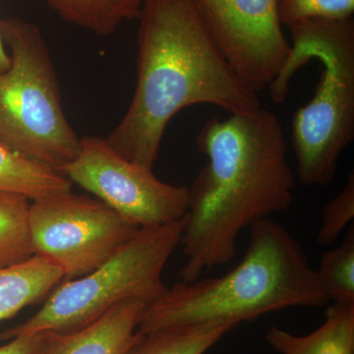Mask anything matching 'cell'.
Wrapping results in <instances>:
<instances>
[{"label":"cell","instance_id":"1","mask_svg":"<svg viewBox=\"0 0 354 354\" xmlns=\"http://www.w3.org/2000/svg\"><path fill=\"white\" fill-rule=\"evenodd\" d=\"M197 145L208 164L189 188L179 274L186 283L234 259L241 232L290 208L297 185L281 121L268 109L212 118Z\"/></svg>","mask_w":354,"mask_h":354},{"label":"cell","instance_id":"2","mask_svg":"<svg viewBox=\"0 0 354 354\" xmlns=\"http://www.w3.org/2000/svg\"><path fill=\"white\" fill-rule=\"evenodd\" d=\"M139 19L136 91L106 138L116 152L153 169L165 128L181 109L198 104L230 113L262 108L258 93L216 48L193 0H145Z\"/></svg>","mask_w":354,"mask_h":354},{"label":"cell","instance_id":"3","mask_svg":"<svg viewBox=\"0 0 354 354\" xmlns=\"http://www.w3.org/2000/svg\"><path fill=\"white\" fill-rule=\"evenodd\" d=\"M249 230L239 265L220 277L167 288L146 307L138 332L218 321L250 322L270 312L330 304L301 244L283 225L265 218Z\"/></svg>","mask_w":354,"mask_h":354},{"label":"cell","instance_id":"4","mask_svg":"<svg viewBox=\"0 0 354 354\" xmlns=\"http://www.w3.org/2000/svg\"><path fill=\"white\" fill-rule=\"evenodd\" d=\"M290 30V57L270 93L274 104H283L295 72L311 59L322 64L315 94L293 118L291 143L299 183L326 185L354 137V22L308 21Z\"/></svg>","mask_w":354,"mask_h":354},{"label":"cell","instance_id":"5","mask_svg":"<svg viewBox=\"0 0 354 354\" xmlns=\"http://www.w3.org/2000/svg\"><path fill=\"white\" fill-rule=\"evenodd\" d=\"M10 66L0 73V143L60 174L76 160L81 139L70 127L50 50L38 26L0 19Z\"/></svg>","mask_w":354,"mask_h":354},{"label":"cell","instance_id":"6","mask_svg":"<svg viewBox=\"0 0 354 354\" xmlns=\"http://www.w3.org/2000/svg\"><path fill=\"white\" fill-rule=\"evenodd\" d=\"M186 215L167 225L142 227L104 264L57 286L31 318L0 333V341L41 330L75 332L128 298L152 300L167 286L162 272L180 245Z\"/></svg>","mask_w":354,"mask_h":354},{"label":"cell","instance_id":"7","mask_svg":"<svg viewBox=\"0 0 354 354\" xmlns=\"http://www.w3.org/2000/svg\"><path fill=\"white\" fill-rule=\"evenodd\" d=\"M140 228L97 198L72 192L30 205L35 255L59 267L66 281L104 264Z\"/></svg>","mask_w":354,"mask_h":354},{"label":"cell","instance_id":"8","mask_svg":"<svg viewBox=\"0 0 354 354\" xmlns=\"http://www.w3.org/2000/svg\"><path fill=\"white\" fill-rule=\"evenodd\" d=\"M62 174L141 228L187 214L189 187L162 183L153 169L127 160L101 137L81 138L78 157Z\"/></svg>","mask_w":354,"mask_h":354},{"label":"cell","instance_id":"9","mask_svg":"<svg viewBox=\"0 0 354 354\" xmlns=\"http://www.w3.org/2000/svg\"><path fill=\"white\" fill-rule=\"evenodd\" d=\"M203 24L236 75L259 93L290 55L278 0H193Z\"/></svg>","mask_w":354,"mask_h":354},{"label":"cell","instance_id":"10","mask_svg":"<svg viewBox=\"0 0 354 354\" xmlns=\"http://www.w3.org/2000/svg\"><path fill=\"white\" fill-rule=\"evenodd\" d=\"M151 300L128 298L95 322L59 334L50 354H123L138 339V325Z\"/></svg>","mask_w":354,"mask_h":354},{"label":"cell","instance_id":"11","mask_svg":"<svg viewBox=\"0 0 354 354\" xmlns=\"http://www.w3.org/2000/svg\"><path fill=\"white\" fill-rule=\"evenodd\" d=\"M265 339L279 354H354V302H334L322 326L311 334L271 327Z\"/></svg>","mask_w":354,"mask_h":354},{"label":"cell","instance_id":"12","mask_svg":"<svg viewBox=\"0 0 354 354\" xmlns=\"http://www.w3.org/2000/svg\"><path fill=\"white\" fill-rule=\"evenodd\" d=\"M62 279L60 268L39 255L0 268V322L48 297Z\"/></svg>","mask_w":354,"mask_h":354},{"label":"cell","instance_id":"13","mask_svg":"<svg viewBox=\"0 0 354 354\" xmlns=\"http://www.w3.org/2000/svg\"><path fill=\"white\" fill-rule=\"evenodd\" d=\"M64 174L39 164L0 143V192L23 195L32 201L71 193Z\"/></svg>","mask_w":354,"mask_h":354},{"label":"cell","instance_id":"14","mask_svg":"<svg viewBox=\"0 0 354 354\" xmlns=\"http://www.w3.org/2000/svg\"><path fill=\"white\" fill-rule=\"evenodd\" d=\"M239 324L218 321L139 332L138 339L123 354H205Z\"/></svg>","mask_w":354,"mask_h":354},{"label":"cell","instance_id":"15","mask_svg":"<svg viewBox=\"0 0 354 354\" xmlns=\"http://www.w3.org/2000/svg\"><path fill=\"white\" fill-rule=\"evenodd\" d=\"M65 22L99 36L113 35L124 21L139 18L145 0H44Z\"/></svg>","mask_w":354,"mask_h":354},{"label":"cell","instance_id":"16","mask_svg":"<svg viewBox=\"0 0 354 354\" xmlns=\"http://www.w3.org/2000/svg\"><path fill=\"white\" fill-rule=\"evenodd\" d=\"M30 200L0 192V268L10 267L35 255L29 230Z\"/></svg>","mask_w":354,"mask_h":354},{"label":"cell","instance_id":"17","mask_svg":"<svg viewBox=\"0 0 354 354\" xmlns=\"http://www.w3.org/2000/svg\"><path fill=\"white\" fill-rule=\"evenodd\" d=\"M330 301L354 302V227L349 225L341 245L323 254L316 270Z\"/></svg>","mask_w":354,"mask_h":354},{"label":"cell","instance_id":"18","mask_svg":"<svg viewBox=\"0 0 354 354\" xmlns=\"http://www.w3.org/2000/svg\"><path fill=\"white\" fill-rule=\"evenodd\" d=\"M281 25L293 26L315 20H346L353 18L354 0H278Z\"/></svg>","mask_w":354,"mask_h":354},{"label":"cell","instance_id":"19","mask_svg":"<svg viewBox=\"0 0 354 354\" xmlns=\"http://www.w3.org/2000/svg\"><path fill=\"white\" fill-rule=\"evenodd\" d=\"M354 218V171L348 172L344 188L322 211V225L317 234V243L320 246L334 243L342 232L353 225Z\"/></svg>","mask_w":354,"mask_h":354},{"label":"cell","instance_id":"20","mask_svg":"<svg viewBox=\"0 0 354 354\" xmlns=\"http://www.w3.org/2000/svg\"><path fill=\"white\" fill-rule=\"evenodd\" d=\"M58 335L53 330L18 335L0 346V354H50Z\"/></svg>","mask_w":354,"mask_h":354},{"label":"cell","instance_id":"21","mask_svg":"<svg viewBox=\"0 0 354 354\" xmlns=\"http://www.w3.org/2000/svg\"><path fill=\"white\" fill-rule=\"evenodd\" d=\"M10 55L7 53L6 48H4V43L2 41L1 36H0V73L6 71L10 66Z\"/></svg>","mask_w":354,"mask_h":354}]
</instances>
